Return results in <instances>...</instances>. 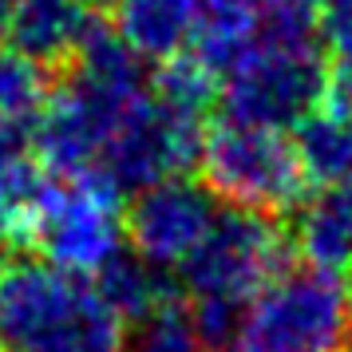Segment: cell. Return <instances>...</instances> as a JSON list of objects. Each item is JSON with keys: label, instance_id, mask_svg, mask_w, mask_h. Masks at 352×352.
Returning <instances> with one entry per match:
<instances>
[{"label": "cell", "instance_id": "1", "mask_svg": "<svg viewBox=\"0 0 352 352\" xmlns=\"http://www.w3.org/2000/svg\"><path fill=\"white\" fill-rule=\"evenodd\" d=\"M151 87L155 76H146V60H139L115 32L99 28L76 56L72 76L52 91L44 119L32 131L44 166L52 175L99 170L103 151L143 107Z\"/></svg>", "mask_w": 352, "mask_h": 352}, {"label": "cell", "instance_id": "2", "mask_svg": "<svg viewBox=\"0 0 352 352\" xmlns=\"http://www.w3.org/2000/svg\"><path fill=\"white\" fill-rule=\"evenodd\" d=\"M289 265V238L270 214L226 206L202 245L178 270L190 293V317L210 352H222L245 305Z\"/></svg>", "mask_w": 352, "mask_h": 352}, {"label": "cell", "instance_id": "3", "mask_svg": "<svg viewBox=\"0 0 352 352\" xmlns=\"http://www.w3.org/2000/svg\"><path fill=\"white\" fill-rule=\"evenodd\" d=\"M0 352H123V320L96 281L32 257L0 273Z\"/></svg>", "mask_w": 352, "mask_h": 352}, {"label": "cell", "instance_id": "4", "mask_svg": "<svg viewBox=\"0 0 352 352\" xmlns=\"http://www.w3.org/2000/svg\"><path fill=\"white\" fill-rule=\"evenodd\" d=\"M329 56L317 32L261 28L222 76L226 119L289 131L317 111L329 91Z\"/></svg>", "mask_w": 352, "mask_h": 352}, {"label": "cell", "instance_id": "5", "mask_svg": "<svg viewBox=\"0 0 352 352\" xmlns=\"http://www.w3.org/2000/svg\"><path fill=\"white\" fill-rule=\"evenodd\" d=\"M352 285L317 265H285L245 305L222 352H344Z\"/></svg>", "mask_w": 352, "mask_h": 352}, {"label": "cell", "instance_id": "6", "mask_svg": "<svg viewBox=\"0 0 352 352\" xmlns=\"http://www.w3.org/2000/svg\"><path fill=\"white\" fill-rule=\"evenodd\" d=\"M202 182L226 206L254 210V214H281L305 198L309 178L297 159V143L277 127H257L226 119L206 131L198 155Z\"/></svg>", "mask_w": 352, "mask_h": 352}, {"label": "cell", "instance_id": "7", "mask_svg": "<svg viewBox=\"0 0 352 352\" xmlns=\"http://www.w3.org/2000/svg\"><path fill=\"white\" fill-rule=\"evenodd\" d=\"M119 198L123 194L96 170L52 175L28 241L44 261L96 281V273L127 250V214Z\"/></svg>", "mask_w": 352, "mask_h": 352}, {"label": "cell", "instance_id": "8", "mask_svg": "<svg viewBox=\"0 0 352 352\" xmlns=\"http://www.w3.org/2000/svg\"><path fill=\"white\" fill-rule=\"evenodd\" d=\"M202 143H206L202 115L162 99L151 87L143 107L103 151L96 175H103L119 194H139L162 178L186 175L202 155Z\"/></svg>", "mask_w": 352, "mask_h": 352}, {"label": "cell", "instance_id": "9", "mask_svg": "<svg viewBox=\"0 0 352 352\" xmlns=\"http://www.w3.org/2000/svg\"><path fill=\"white\" fill-rule=\"evenodd\" d=\"M218 202L206 182L186 175L162 178L135 194L127 210V245L159 273H178L218 222Z\"/></svg>", "mask_w": 352, "mask_h": 352}, {"label": "cell", "instance_id": "10", "mask_svg": "<svg viewBox=\"0 0 352 352\" xmlns=\"http://www.w3.org/2000/svg\"><path fill=\"white\" fill-rule=\"evenodd\" d=\"M91 0H16L8 16V48L36 60L40 67L76 64L99 32Z\"/></svg>", "mask_w": 352, "mask_h": 352}, {"label": "cell", "instance_id": "11", "mask_svg": "<svg viewBox=\"0 0 352 352\" xmlns=\"http://www.w3.org/2000/svg\"><path fill=\"white\" fill-rule=\"evenodd\" d=\"M293 250L305 257V265L336 277L352 273V182L324 186L297 210Z\"/></svg>", "mask_w": 352, "mask_h": 352}, {"label": "cell", "instance_id": "12", "mask_svg": "<svg viewBox=\"0 0 352 352\" xmlns=\"http://www.w3.org/2000/svg\"><path fill=\"white\" fill-rule=\"evenodd\" d=\"M52 170L44 166L28 131L0 127V234L28 238L36 210L48 194Z\"/></svg>", "mask_w": 352, "mask_h": 352}, {"label": "cell", "instance_id": "13", "mask_svg": "<svg viewBox=\"0 0 352 352\" xmlns=\"http://www.w3.org/2000/svg\"><path fill=\"white\" fill-rule=\"evenodd\" d=\"M115 36L146 64H166L190 52L194 8L190 0H119Z\"/></svg>", "mask_w": 352, "mask_h": 352}, {"label": "cell", "instance_id": "14", "mask_svg": "<svg viewBox=\"0 0 352 352\" xmlns=\"http://www.w3.org/2000/svg\"><path fill=\"white\" fill-rule=\"evenodd\" d=\"M190 8H194L190 56H198L222 80L226 67L265 28L261 0H190Z\"/></svg>", "mask_w": 352, "mask_h": 352}, {"label": "cell", "instance_id": "15", "mask_svg": "<svg viewBox=\"0 0 352 352\" xmlns=\"http://www.w3.org/2000/svg\"><path fill=\"white\" fill-rule=\"evenodd\" d=\"M297 159L309 182L324 186H344L352 182V107L320 103L317 111L297 123Z\"/></svg>", "mask_w": 352, "mask_h": 352}, {"label": "cell", "instance_id": "16", "mask_svg": "<svg viewBox=\"0 0 352 352\" xmlns=\"http://www.w3.org/2000/svg\"><path fill=\"white\" fill-rule=\"evenodd\" d=\"M96 289H99V297L115 309V317L127 320V324L146 317V313H155L159 305L175 301L166 293V273L146 265L131 245L96 273Z\"/></svg>", "mask_w": 352, "mask_h": 352}, {"label": "cell", "instance_id": "17", "mask_svg": "<svg viewBox=\"0 0 352 352\" xmlns=\"http://www.w3.org/2000/svg\"><path fill=\"white\" fill-rule=\"evenodd\" d=\"M52 99V87L44 80V67L20 56V52H0V127L28 131L44 119V107Z\"/></svg>", "mask_w": 352, "mask_h": 352}, {"label": "cell", "instance_id": "18", "mask_svg": "<svg viewBox=\"0 0 352 352\" xmlns=\"http://www.w3.org/2000/svg\"><path fill=\"white\" fill-rule=\"evenodd\" d=\"M123 352H210L190 309L182 301H166L155 313L131 320L123 329Z\"/></svg>", "mask_w": 352, "mask_h": 352}, {"label": "cell", "instance_id": "19", "mask_svg": "<svg viewBox=\"0 0 352 352\" xmlns=\"http://www.w3.org/2000/svg\"><path fill=\"white\" fill-rule=\"evenodd\" d=\"M320 44L329 56V76H333L336 96L344 107H352V0H324Z\"/></svg>", "mask_w": 352, "mask_h": 352}, {"label": "cell", "instance_id": "20", "mask_svg": "<svg viewBox=\"0 0 352 352\" xmlns=\"http://www.w3.org/2000/svg\"><path fill=\"white\" fill-rule=\"evenodd\" d=\"M12 8H16V0H0V36L8 28V16H12Z\"/></svg>", "mask_w": 352, "mask_h": 352}, {"label": "cell", "instance_id": "21", "mask_svg": "<svg viewBox=\"0 0 352 352\" xmlns=\"http://www.w3.org/2000/svg\"><path fill=\"white\" fill-rule=\"evenodd\" d=\"M8 270V257H4V234H0V273Z\"/></svg>", "mask_w": 352, "mask_h": 352}, {"label": "cell", "instance_id": "22", "mask_svg": "<svg viewBox=\"0 0 352 352\" xmlns=\"http://www.w3.org/2000/svg\"><path fill=\"white\" fill-rule=\"evenodd\" d=\"M91 4H119V0H91Z\"/></svg>", "mask_w": 352, "mask_h": 352}]
</instances>
